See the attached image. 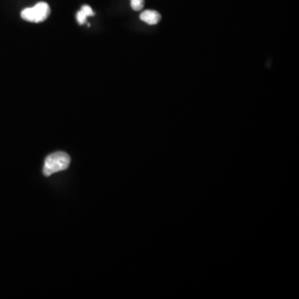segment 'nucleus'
Returning a JSON list of instances; mask_svg holds the SVG:
<instances>
[{
	"mask_svg": "<svg viewBox=\"0 0 299 299\" xmlns=\"http://www.w3.org/2000/svg\"><path fill=\"white\" fill-rule=\"evenodd\" d=\"M70 162V156L65 152H57L49 155L44 161V176L49 177L53 173L65 170L69 168Z\"/></svg>",
	"mask_w": 299,
	"mask_h": 299,
	"instance_id": "f257e3e1",
	"label": "nucleus"
},
{
	"mask_svg": "<svg viewBox=\"0 0 299 299\" xmlns=\"http://www.w3.org/2000/svg\"><path fill=\"white\" fill-rule=\"evenodd\" d=\"M50 7L45 2H40L32 8H26L21 12L23 19L28 22L41 23L49 18Z\"/></svg>",
	"mask_w": 299,
	"mask_h": 299,
	"instance_id": "f03ea898",
	"label": "nucleus"
},
{
	"mask_svg": "<svg viewBox=\"0 0 299 299\" xmlns=\"http://www.w3.org/2000/svg\"><path fill=\"white\" fill-rule=\"evenodd\" d=\"M140 18L148 25H155L160 22L161 16L158 12L155 10H145L141 13Z\"/></svg>",
	"mask_w": 299,
	"mask_h": 299,
	"instance_id": "7ed1b4c3",
	"label": "nucleus"
},
{
	"mask_svg": "<svg viewBox=\"0 0 299 299\" xmlns=\"http://www.w3.org/2000/svg\"><path fill=\"white\" fill-rule=\"evenodd\" d=\"M94 12L90 6L88 5H83L81 7V10L77 12V20L79 25H84L87 22V18L90 16H94Z\"/></svg>",
	"mask_w": 299,
	"mask_h": 299,
	"instance_id": "20e7f679",
	"label": "nucleus"
},
{
	"mask_svg": "<svg viewBox=\"0 0 299 299\" xmlns=\"http://www.w3.org/2000/svg\"><path fill=\"white\" fill-rule=\"evenodd\" d=\"M131 5L135 11H140L143 9L144 0H131Z\"/></svg>",
	"mask_w": 299,
	"mask_h": 299,
	"instance_id": "39448f33",
	"label": "nucleus"
}]
</instances>
